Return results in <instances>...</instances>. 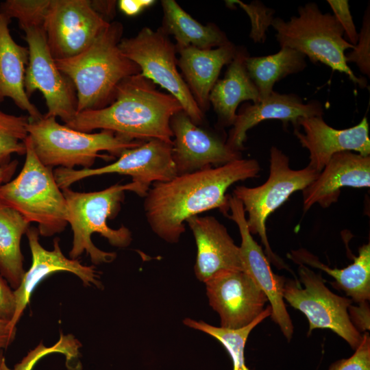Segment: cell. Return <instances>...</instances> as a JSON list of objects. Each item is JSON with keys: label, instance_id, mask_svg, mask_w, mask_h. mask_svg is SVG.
Returning <instances> with one entry per match:
<instances>
[{"label": "cell", "instance_id": "cell-34", "mask_svg": "<svg viewBox=\"0 0 370 370\" xmlns=\"http://www.w3.org/2000/svg\"><path fill=\"white\" fill-rule=\"evenodd\" d=\"M328 370H370L369 333L365 332L362 334L359 345L355 349V352L351 357L334 362Z\"/></svg>", "mask_w": 370, "mask_h": 370}, {"label": "cell", "instance_id": "cell-15", "mask_svg": "<svg viewBox=\"0 0 370 370\" xmlns=\"http://www.w3.org/2000/svg\"><path fill=\"white\" fill-rule=\"evenodd\" d=\"M205 284L209 304L219 314L223 328L247 326L261 314L268 301L264 292L242 270L221 272Z\"/></svg>", "mask_w": 370, "mask_h": 370}, {"label": "cell", "instance_id": "cell-22", "mask_svg": "<svg viewBox=\"0 0 370 370\" xmlns=\"http://www.w3.org/2000/svg\"><path fill=\"white\" fill-rule=\"evenodd\" d=\"M236 48L230 42L216 49H201L194 47L177 49L180 54L177 66L202 111L208 108L210 93L223 66L233 60Z\"/></svg>", "mask_w": 370, "mask_h": 370}, {"label": "cell", "instance_id": "cell-13", "mask_svg": "<svg viewBox=\"0 0 370 370\" xmlns=\"http://www.w3.org/2000/svg\"><path fill=\"white\" fill-rule=\"evenodd\" d=\"M88 0H50L44 23L54 60L75 56L86 49L109 25Z\"/></svg>", "mask_w": 370, "mask_h": 370}, {"label": "cell", "instance_id": "cell-38", "mask_svg": "<svg viewBox=\"0 0 370 370\" xmlns=\"http://www.w3.org/2000/svg\"><path fill=\"white\" fill-rule=\"evenodd\" d=\"M348 313L351 321L359 332L369 330V306L367 301L359 304V306L351 305Z\"/></svg>", "mask_w": 370, "mask_h": 370}, {"label": "cell", "instance_id": "cell-24", "mask_svg": "<svg viewBox=\"0 0 370 370\" xmlns=\"http://www.w3.org/2000/svg\"><path fill=\"white\" fill-rule=\"evenodd\" d=\"M247 50L237 47L235 56L228 64L224 77L217 80L210 95L212 105L223 126L232 125L236 117L238 105L245 101H260L258 90L247 71Z\"/></svg>", "mask_w": 370, "mask_h": 370}, {"label": "cell", "instance_id": "cell-41", "mask_svg": "<svg viewBox=\"0 0 370 370\" xmlns=\"http://www.w3.org/2000/svg\"><path fill=\"white\" fill-rule=\"evenodd\" d=\"M94 10L108 22V17H113L115 14L114 1H91Z\"/></svg>", "mask_w": 370, "mask_h": 370}, {"label": "cell", "instance_id": "cell-25", "mask_svg": "<svg viewBox=\"0 0 370 370\" xmlns=\"http://www.w3.org/2000/svg\"><path fill=\"white\" fill-rule=\"evenodd\" d=\"M288 257L297 264L319 269L335 279L334 284L358 304L370 299V244L358 249L354 262L343 269H332L305 249L293 250Z\"/></svg>", "mask_w": 370, "mask_h": 370}, {"label": "cell", "instance_id": "cell-5", "mask_svg": "<svg viewBox=\"0 0 370 370\" xmlns=\"http://www.w3.org/2000/svg\"><path fill=\"white\" fill-rule=\"evenodd\" d=\"M27 136L40 161L47 166L90 169L97 158L112 159L126 149L137 147L145 141L130 140L110 130L88 133L61 125L54 116L36 121L26 125Z\"/></svg>", "mask_w": 370, "mask_h": 370}, {"label": "cell", "instance_id": "cell-28", "mask_svg": "<svg viewBox=\"0 0 370 370\" xmlns=\"http://www.w3.org/2000/svg\"><path fill=\"white\" fill-rule=\"evenodd\" d=\"M306 56L288 48L281 47L276 53L246 58L248 74L256 85L260 101L273 91L274 84L288 75L298 73L307 66Z\"/></svg>", "mask_w": 370, "mask_h": 370}, {"label": "cell", "instance_id": "cell-20", "mask_svg": "<svg viewBox=\"0 0 370 370\" xmlns=\"http://www.w3.org/2000/svg\"><path fill=\"white\" fill-rule=\"evenodd\" d=\"M197 245V278L206 282L226 271L243 270L240 247L214 217L197 215L186 220Z\"/></svg>", "mask_w": 370, "mask_h": 370}, {"label": "cell", "instance_id": "cell-19", "mask_svg": "<svg viewBox=\"0 0 370 370\" xmlns=\"http://www.w3.org/2000/svg\"><path fill=\"white\" fill-rule=\"evenodd\" d=\"M323 115V109L319 101L305 103L297 95L281 94L273 90L265 99L244 105L236 114L226 144L232 149L241 152L244 149L248 130L262 121L280 120L284 126L291 123L294 129H299V119Z\"/></svg>", "mask_w": 370, "mask_h": 370}, {"label": "cell", "instance_id": "cell-6", "mask_svg": "<svg viewBox=\"0 0 370 370\" xmlns=\"http://www.w3.org/2000/svg\"><path fill=\"white\" fill-rule=\"evenodd\" d=\"M23 141V166L15 178L0 186V200L29 223H36L40 235L51 236L62 232L68 225L66 201L52 168L38 158L28 136Z\"/></svg>", "mask_w": 370, "mask_h": 370}, {"label": "cell", "instance_id": "cell-21", "mask_svg": "<svg viewBox=\"0 0 370 370\" xmlns=\"http://www.w3.org/2000/svg\"><path fill=\"white\" fill-rule=\"evenodd\" d=\"M369 188L370 156L343 151L332 156L317 178L302 190L303 210L313 205L330 207L336 202L343 187Z\"/></svg>", "mask_w": 370, "mask_h": 370}, {"label": "cell", "instance_id": "cell-35", "mask_svg": "<svg viewBox=\"0 0 370 370\" xmlns=\"http://www.w3.org/2000/svg\"><path fill=\"white\" fill-rule=\"evenodd\" d=\"M333 15L341 24L346 40L355 46L358 40V32L356 31L353 18L350 12L349 5L347 0H328Z\"/></svg>", "mask_w": 370, "mask_h": 370}, {"label": "cell", "instance_id": "cell-16", "mask_svg": "<svg viewBox=\"0 0 370 370\" xmlns=\"http://www.w3.org/2000/svg\"><path fill=\"white\" fill-rule=\"evenodd\" d=\"M26 235L32 254V265L25 271L19 286L14 290L15 310L10 321L16 327L30 297L37 286L49 275L60 271H66L77 275L86 286L101 287L99 274L94 266L82 264L77 259L66 258L60 247V239L53 240L52 250L45 249L39 242L38 228L29 227Z\"/></svg>", "mask_w": 370, "mask_h": 370}, {"label": "cell", "instance_id": "cell-27", "mask_svg": "<svg viewBox=\"0 0 370 370\" xmlns=\"http://www.w3.org/2000/svg\"><path fill=\"white\" fill-rule=\"evenodd\" d=\"M30 223L16 210L0 200V273L16 289L23 278L21 241Z\"/></svg>", "mask_w": 370, "mask_h": 370}, {"label": "cell", "instance_id": "cell-37", "mask_svg": "<svg viewBox=\"0 0 370 370\" xmlns=\"http://www.w3.org/2000/svg\"><path fill=\"white\" fill-rule=\"evenodd\" d=\"M15 310L14 290L0 273V319L10 321Z\"/></svg>", "mask_w": 370, "mask_h": 370}, {"label": "cell", "instance_id": "cell-42", "mask_svg": "<svg viewBox=\"0 0 370 370\" xmlns=\"http://www.w3.org/2000/svg\"><path fill=\"white\" fill-rule=\"evenodd\" d=\"M18 166V161L14 160L9 163L0 166V186L11 180Z\"/></svg>", "mask_w": 370, "mask_h": 370}, {"label": "cell", "instance_id": "cell-10", "mask_svg": "<svg viewBox=\"0 0 370 370\" xmlns=\"http://www.w3.org/2000/svg\"><path fill=\"white\" fill-rule=\"evenodd\" d=\"M298 273L304 288L297 281L286 280L283 297L291 306L303 312L308 320L310 334L314 329H328L343 338L353 349L362 340L360 332L348 313L352 300L333 293L320 273L299 264Z\"/></svg>", "mask_w": 370, "mask_h": 370}, {"label": "cell", "instance_id": "cell-4", "mask_svg": "<svg viewBox=\"0 0 370 370\" xmlns=\"http://www.w3.org/2000/svg\"><path fill=\"white\" fill-rule=\"evenodd\" d=\"M62 190L67 204L68 224L73 231L70 258L77 259L86 252L95 264L112 262L116 254L97 248L92 242L91 236L98 233L116 247L123 248L130 245L131 231L123 225L118 229H112L108 225L107 220L118 214L124 201L125 192L134 193V184L132 182L126 184H116L106 189L89 193L76 192L69 188Z\"/></svg>", "mask_w": 370, "mask_h": 370}, {"label": "cell", "instance_id": "cell-18", "mask_svg": "<svg viewBox=\"0 0 370 370\" xmlns=\"http://www.w3.org/2000/svg\"><path fill=\"white\" fill-rule=\"evenodd\" d=\"M294 134L302 147L310 153L309 167L320 173L333 155L343 151H354L364 156L370 155L369 127L367 117L351 127L338 130L330 126L323 116L301 118Z\"/></svg>", "mask_w": 370, "mask_h": 370}, {"label": "cell", "instance_id": "cell-1", "mask_svg": "<svg viewBox=\"0 0 370 370\" xmlns=\"http://www.w3.org/2000/svg\"><path fill=\"white\" fill-rule=\"evenodd\" d=\"M260 171L256 160L240 158L156 182L145 196L147 221L161 239L177 243L189 218L212 209H219L227 217V190L236 182L258 177Z\"/></svg>", "mask_w": 370, "mask_h": 370}, {"label": "cell", "instance_id": "cell-31", "mask_svg": "<svg viewBox=\"0 0 370 370\" xmlns=\"http://www.w3.org/2000/svg\"><path fill=\"white\" fill-rule=\"evenodd\" d=\"M50 0H6L0 3L1 12L9 20L16 18L21 29L44 27Z\"/></svg>", "mask_w": 370, "mask_h": 370}, {"label": "cell", "instance_id": "cell-43", "mask_svg": "<svg viewBox=\"0 0 370 370\" xmlns=\"http://www.w3.org/2000/svg\"><path fill=\"white\" fill-rule=\"evenodd\" d=\"M0 370H11L7 365L3 349L0 348Z\"/></svg>", "mask_w": 370, "mask_h": 370}, {"label": "cell", "instance_id": "cell-17", "mask_svg": "<svg viewBox=\"0 0 370 370\" xmlns=\"http://www.w3.org/2000/svg\"><path fill=\"white\" fill-rule=\"evenodd\" d=\"M170 125L174 138L173 158L177 175L219 166L242 158L241 152L199 127L184 111L174 114Z\"/></svg>", "mask_w": 370, "mask_h": 370}, {"label": "cell", "instance_id": "cell-39", "mask_svg": "<svg viewBox=\"0 0 370 370\" xmlns=\"http://www.w3.org/2000/svg\"><path fill=\"white\" fill-rule=\"evenodd\" d=\"M154 2L153 0H120L118 1V5L125 14L134 16L151 6Z\"/></svg>", "mask_w": 370, "mask_h": 370}, {"label": "cell", "instance_id": "cell-2", "mask_svg": "<svg viewBox=\"0 0 370 370\" xmlns=\"http://www.w3.org/2000/svg\"><path fill=\"white\" fill-rule=\"evenodd\" d=\"M181 111L174 97L158 90L153 82L138 73L121 82L109 106L77 112L65 125L83 132L100 129L130 140L159 139L173 144L171 119Z\"/></svg>", "mask_w": 370, "mask_h": 370}, {"label": "cell", "instance_id": "cell-3", "mask_svg": "<svg viewBox=\"0 0 370 370\" xmlns=\"http://www.w3.org/2000/svg\"><path fill=\"white\" fill-rule=\"evenodd\" d=\"M123 33L121 23H110L84 51L71 58L55 60L58 69L75 86L77 112L107 107L114 101L121 82L140 73L138 66L119 48Z\"/></svg>", "mask_w": 370, "mask_h": 370}, {"label": "cell", "instance_id": "cell-40", "mask_svg": "<svg viewBox=\"0 0 370 370\" xmlns=\"http://www.w3.org/2000/svg\"><path fill=\"white\" fill-rule=\"evenodd\" d=\"M16 327H12L10 321L0 319V348L6 349L14 341Z\"/></svg>", "mask_w": 370, "mask_h": 370}, {"label": "cell", "instance_id": "cell-14", "mask_svg": "<svg viewBox=\"0 0 370 370\" xmlns=\"http://www.w3.org/2000/svg\"><path fill=\"white\" fill-rule=\"evenodd\" d=\"M227 198L231 213L227 217L237 225L241 238L239 247L243 270L264 292L271 307L270 317L290 341L293 334V325L283 297L286 279L272 271L267 256L249 230L241 201L233 195H227Z\"/></svg>", "mask_w": 370, "mask_h": 370}, {"label": "cell", "instance_id": "cell-12", "mask_svg": "<svg viewBox=\"0 0 370 370\" xmlns=\"http://www.w3.org/2000/svg\"><path fill=\"white\" fill-rule=\"evenodd\" d=\"M28 45L29 61L25 69L24 88L29 98L35 91L44 97L46 117H59L66 125L77 113V99L73 82L57 66L49 51L44 27L23 29Z\"/></svg>", "mask_w": 370, "mask_h": 370}, {"label": "cell", "instance_id": "cell-29", "mask_svg": "<svg viewBox=\"0 0 370 370\" xmlns=\"http://www.w3.org/2000/svg\"><path fill=\"white\" fill-rule=\"evenodd\" d=\"M271 314V307L269 305L251 323L236 330L216 327L190 318L184 319L183 323L189 328L210 335L220 342L232 360V370H250L245 364L244 355L247 338L252 330Z\"/></svg>", "mask_w": 370, "mask_h": 370}, {"label": "cell", "instance_id": "cell-36", "mask_svg": "<svg viewBox=\"0 0 370 370\" xmlns=\"http://www.w3.org/2000/svg\"><path fill=\"white\" fill-rule=\"evenodd\" d=\"M14 153L25 154L24 141L18 138L11 131L0 125V166L11 161Z\"/></svg>", "mask_w": 370, "mask_h": 370}, {"label": "cell", "instance_id": "cell-30", "mask_svg": "<svg viewBox=\"0 0 370 370\" xmlns=\"http://www.w3.org/2000/svg\"><path fill=\"white\" fill-rule=\"evenodd\" d=\"M80 347L79 342L72 334H60L58 341L51 347H46L40 342L16 364L12 370H32L40 359L52 353H60L65 356L69 370H79L81 367L77 359Z\"/></svg>", "mask_w": 370, "mask_h": 370}, {"label": "cell", "instance_id": "cell-23", "mask_svg": "<svg viewBox=\"0 0 370 370\" xmlns=\"http://www.w3.org/2000/svg\"><path fill=\"white\" fill-rule=\"evenodd\" d=\"M10 21L0 11V102L9 97L27 112L30 120H38L43 115L32 103L24 88L28 48L18 45L12 38L8 27Z\"/></svg>", "mask_w": 370, "mask_h": 370}, {"label": "cell", "instance_id": "cell-11", "mask_svg": "<svg viewBox=\"0 0 370 370\" xmlns=\"http://www.w3.org/2000/svg\"><path fill=\"white\" fill-rule=\"evenodd\" d=\"M172 151L173 144L151 139L125 150L108 165L78 170L58 167L53 174L62 190L88 177L109 173L129 175L135 186L134 193L145 197L153 184L170 180L177 175Z\"/></svg>", "mask_w": 370, "mask_h": 370}, {"label": "cell", "instance_id": "cell-7", "mask_svg": "<svg viewBox=\"0 0 370 370\" xmlns=\"http://www.w3.org/2000/svg\"><path fill=\"white\" fill-rule=\"evenodd\" d=\"M280 47H288L302 54L313 63L321 62L346 74L360 88L367 86V79L356 76L345 60V51L354 45L344 38V32L335 16L323 13L314 2L298 8V15L288 21L274 18L271 25Z\"/></svg>", "mask_w": 370, "mask_h": 370}, {"label": "cell", "instance_id": "cell-26", "mask_svg": "<svg viewBox=\"0 0 370 370\" xmlns=\"http://www.w3.org/2000/svg\"><path fill=\"white\" fill-rule=\"evenodd\" d=\"M163 27L176 40V49L194 47L201 49L219 47L230 42L225 34L214 24L199 23L174 0L162 1Z\"/></svg>", "mask_w": 370, "mask_h": 370}, {"label": "cell", "instance_id": "cell-32", "mask_svg": "<svg viewBox=\"0 0 370 370\" xmlns=\"http://www.w3.org/2000/svg\"><path fill=\"white\" fill-rule=\"evenodd\" d=\"M229 5L237 4L243 8L249 16L251 21L250 38L255 42H264L266 38V32L271 25L274 18V10L266 7L262 3L255 1L249 4L240 1H227Z\"/></svg>", "mask_w": 370, "mask_h": 370}, {"label": "cell", "instance_id": "cell-8", "mask_svg": "<svg viewBox=\"0 0 370 370\" xmlns=\"http://www.w3.org/2000/svg\"><path fill=\"white\" fill-rule=\"evenodd\" d=\"M269 175L267 181L256 187L236 186L233 195L241 201L247 223L251 234H258L269 261L278 267L286 264L271 249L266 230V221L271 213L280 207L295 192L303 190L318 176L319 172L307 166L295 170L290 167L288 157L278 147L270 149Z\"/></svg>", "mask_w": 370, "mask_h": 370}, {"label": "cell", "instance_id": "cell-33", "mask_svg": "<svg viewBox=\"0 0 370 370\" xmlns=\"http://www.w3.org/2000/svg\"><path fill=\"white\" fill-rule=\"evenodd\" d=\"M370 9L365 12L362 25L358 33V40L352 51L345 53L346 62L356 64L360 71L370 76Z\"/></svg>", "mask_w": 370, "mask_h": 370}, {"label": "cell", "instance_id": "cell-9", "mask_svg": "<svg viewBox=\"0 0 370 370\" xmlns=\"http://www.w3.org/2000/svg\"><path fill=\"white\" fill-rule=\"evenodd\" d=\"M122 53L136 63L140 73L174 97L184 112L196 125L201 123L204 112L196 103L177 69V49L160 27H144L136 36L123 38L119 42Z\"/></svg>", "mask_w": 370, "mask_h": 370}]
</instances>
